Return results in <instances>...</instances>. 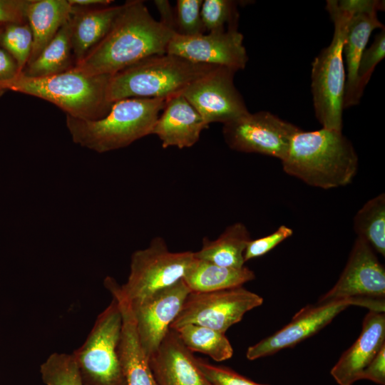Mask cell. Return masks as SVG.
I'll return each mask as SVG.
<instances>
[{
	"mask_svg": "<svg viewBox=\"0 0 385 385\" xmlns=\"http://www.w3.org/2000/svg\"><path fill=\"white\" fill-rule=\"evenodd\" d=\"M175 34L152 16L143 1H127L104 37L71 68L88 76H113L144 58L165 53Z\"/></svg>",
	"mask_w": 385,
	"mask_h": 385,
	"instance_id": "6da1fadb",
	"label": "cell"
},
{
	"mask_svg": "<svg viewBox=\"0 0 385 385\" xmlns=\"http://www.w3.org/2000/svg\"><path fill=\"white\" fill-rule=\"evenodd\" d=\"M281 163L289 175L310 186L328 190L352 182L358 170L359 158L342 131L301 129L294 135Z\"/></svg>",
	"mask_w": 385,
	"mask_h": 385,
	"instance_id": "7a4b0ae2",
	"label": "cell"
},
{
	"mask_svg": "<svg viewBox=\"0 0 385 385\" xmlns=\"http://www.w3.org/2000/svg\"><path fill=\"white\" fill-rule=\"evenodd\" d=\"M167 99L130 98L112 103L108 114L95 120L66 115L73 141L98 153L125 148L152 134Z\"/></svg>",
	"mask_w": 385,
	"mask_h": 385,
	"instance_id": "3957f363",
	"label": "cell"
},
{
	"mask_svg": "<svg viewBox=\"0 0 385 385\" xmlns=\"http://www.w3.org/2000/svg\"><path fill=\"white\" fill-rule=\"evenodd\" d=\"M111 76H88L72 68L41 78L20 73L11 80L0 81V88L51 102L74 118L95 120L106 116L111 108L106 98Z\"/></svg>",
	"mask_w": 385,
	"mask_h": 385,
	"instance_id": "277c9868",
	"label": "cell"
},
{
	"mask_svg": "<svg viewBox=\"0 0 385 385\" xmlns=\"http://www.w3.org/2000/svg\"><path fill=\"white\" fill-rule=\"evenodd\" d=\"M215 66L167 53L152 56L111 76L106 98L111 103L130 98L168 99Z\"/></svg>",
	"mask_w": 385,
	"mask_h": 385,
	"instance_id": "5b68a950",
	"label": "cell"
},
{
	"mask_svg": "<svg viewBox=\"0 0 385 385\" xmlns=\"http://www.w3.org/2000/svg\"><path fill=\"white\" fill-rule=\"evenodd\" d=\"M326 9L334 23V34L329 45L320 51L312 63L313 106L322 128L342 131L346 80L343 46L354 13L336 0L327 1Z\"/></svg>",
	"mask_w": 385,
	"mask_h": 385,
	"instance_id": "8992f818",
	"label": "cell"
},
{
	"mask_svg": "<svg viewBox=\"0 0 385 385\" xmlns=\"http://www.w3.org/2000/svg\"><path fill=\"white\" fill-rule=\"evenodd\" d=\"M112 297L84 343L72 354L83 385H125L119 355L122 314Z\"/></svg>",
	"mask_w": 385,
	"mask_h": 385,
	"instance_id": "52a82bcc",
	"label": "cell"
},
{
	"mask_svg": "<svg viewBox=\"0 0 385 385\" xmlns=\"http://www.w3.org/2000/svg\"><path fill=\"white\" fill-rule=\"evenodd\" d=\"M194 260V252H171L165 240L156 237L132 255L130 274L120 291L130 304L141 301L183 279Z\"/></svg>",
	"mask_w": 385,
	"mask_h": 385,
	"instance_id": "ba28073f",
	"label": "cell"
},
{
	"mask_svg": "<svg viewBox=\"0 0 385 385\" xmlns=\"http://www.w3.org/2000/svg\"><path fill=\"white\" fill-rule=\"evenodd\" d=\"M350 299L369 310L385 312V269L375 251L357 237L335 284L317 302Z\"/></svg>",
	"mask_w": 385,
	"mask_h": 385,
	"instance_id": "9c48e42d",
	"label": "cell"
},
{
	"mask_svg": "<svg viewBox=\"0 0 385 385\" xmlns=\"http://www.w3.org/2000/svg\"><path fill=\"white\" fill-rule=\"evenodd\" d=\"M262 303V297L243 286L207 292H190L170 328L195 324L225 334L247 312Z\"/></svg>",
	"mask_w": 385,
	"mask_h": 385,
	"instance_id": "30bf717a",
	"label": "cell"
},
{
	"mask_svg": "<svg viewBox=\"0 0 385 385\" xmlns=\"http://www.w3.org/2000/svg\"><path fill=\"white\" fill-rule=\"evenodd\" d=\"M300 130L269 111H261L248 112L223 124L222 135L232 150L265 155L282 161L294 135Z\"/></svg>",
	"mask_w": 385,
	"mask_h": 385,
	"instance_id": "8fae6325",
	"label": "cell"
},
{
	"mask_svg": "<svg viewBox=\"0 0 385 385\" xmlns=\"http://www.w3.org/2000/svg\"><path fill=\"white\" fill-rule=\"evenodd\" d=\"M235 73L227 67L215 66L181 92L207 126L212 123L225 124L249 112L234 84Z\"/></svg>",
	"mask_w": 385,
	"mask_h": 385,
	"instance_id": "7c38bea8",
	"label": "cell"
},
{
	"mask_svg": "<svg viewBox=\"0 0 385 385\" xmlns=\"http://www.w3.org/2000/svg\"><path fill=\"white\" fill-rule=\"evenodd\" d=\"M166 53L197 63L227 67L235 72L244 69L248 61L238 24L230 25L223 31L193 36L175 33L168 44Z\"/></svg>",
	"mask_w": 385,
	"mask_h": 385,
	"instance_id": "4fadbf2b",
	"label": "cell"
},
{
	"mask_svg": "<svg viewBox=\"0 0 385 385\" xmlns=\"http://www.w3.org/2000/svg\"><path fill=\"white\" fill-rule=\"evenodd\" d=\"M190 292L183 279L130 304L138 337L148 357L158 348Z\"/></svg>",
	"mask_w": 385,
	"mask_h": 385,
	"instance_id": "5bb4252c",
	"label": "cell"
},
{
	"mask_svg": "<svg viewBox=\"0 0 385 385\" xmlns=\"http://www.w3.org/2000/svg\"><path fill=\"white\" fill-rule=\"evenodd\" d=\"M351 305L358 306L356 302L346 299L304 307L287 324L249 346L246 351L247 359L255 360L294 346L319 332L340 312Z\"/></svg>",
	"mask_w": 385,
	"mask_h": 385,
	"instance_id": "9a60e30c",
	"label": "cell"
},
{
	"mask_svg": "<svg viewBox=\"0 0 385 385\" xmlns=\"http://www.w3.org/2000/svg\"><path fill=\"white\" fill-rule=\"evenodd\" d=\"M385 346V313L369 310L360 334L339 357L330 371L339 385H353L361 372Z\"/></svg>",
	"mask_w": 385,
	"mask_h": 385,
	"instance_id": "2e32d148",
	"label": "cell"
},
{
	"mask_svg": "<svg viewBox=\"0 0 385 385\" xmlns=\"http://www.w3.org/2000/svg\"><path fill=\"white\" fill-rule=\"evenodd\" d=\"M148 361L158 385H212L174 329H170Z\"/></svg>",
	"mask_w": 385,
	"mask_h": 385,
	"instance_id": "e0dca14e",
	"label": "cell"
},
{
	"mask_svg": "<svg viewBox=\"0 0 385 385\" xmlns=\"http://www.w3.org/2000/svg\"><path fill=\"white\" fill-rule=\"evenodd\" d=\"M104 284L112 297L117 299L122 314L119 355L125 385H158L139 342L130 302L124 298L119 284L113 277H106Z\"/></svg>",
	"mask_w": 385,
	"mask_h": 385,
	"instance_id": "ac0fdd59",
	"label": "cell"
},
{
	"mask_svg": "<svg viewBox=\"0 0 385 385\" xmlns=\"http://www.w3.org/2000/svg\"><path fill=\"white\" fill-rule=\"evenodd\" d=\"M207 127L198 112L180 93L166 100L152 134L159 138L163 148L183 149L193 146Z\"/></svg>",
	"mask_w": 385,
	"mask_h": 385,
	"instance_id": "d6986e66",
	"label": "cell"
},
{
	"mask_svg": "<svg viewBox=\"0 0 385 385\" xmlns=\"http://www.w3.org/2000/svg\"><path fill=\"white\" fill-rule=\"evenodd\" d=\"M379 10L381 9L373 7L354 13L349 20L343 46V56L345 57L346 67L344 108L354 106L359 103L356 96V86L360 58L372 31L377 29H384L377 17Z\"/></svg>",
	"mask_w": 385,
	"mask_h": 385,
	"instance_id": "ffe728a7",
	"label": "cell"
},
{
	"mask_svg": "<svg viewBox=\"0 0 385 385\" xmlns=\"http://www.w3.org/2000/svg\"><path fill=\"white\" fill-rule=\"evenodd\" d=\"M73 7L71 40L76 64L107 34L122 5L91 9Z\"/></svg>",
	"mask_w": 385,
	"mask_h": 385,
	"instance_id": "44dd1931",
	"label": "cell"
},
{
	"mask_svg": "<svg viewBox=\"0 0 385 385\" xmlns=\"http://www.w3.org/2000/svg\"><path fill=\"white\" fill-rule=\"evenodd\" d=\"M73 9L66 0H29L26 21L32 32L33 46L28 63L39 56L70 19Z\"/></svg>",
	"mask_w": 385,
	"mask_h": 385,
	"instance_id": "7402d4cb",
	"label": "cell"
},
{
	"mask_svg": "<svg viewBox=\"0 0 385 385\" xmlns=\"http://www.w3.org/2000/svg\"><path fill=\"white\" fill-rule=\"evenodd\" d=\"M251 240L247 227L237 222L227 226L214 240L203 237L202 247L194 252V256L219 266L241 268L245 266L244 253Z\"/></svg>",
	"mask_w": 385,
	"mask_h": 385,
	"instance_id": "603a6c76",
	"label": "cell"
},
{
	"mask_svg": "<svg viewBox=\"0 0 385 385\" xmlns=\"http://www.w3.org/2000/svg\"><path fill=\"white\" fill-rule=\"evenodd\" d=\"M255 278L254 272L245 266L225 267L195 257L183 279L190 292H207L243 286Z\"/></svg>",
	"mask_w": 385,
	"mask_h": 385,
	"instance_id": "cb8c5ba5",
	"label": "cell"
},
{
	"mask_svg": "<svg viewBox=\"0 0 385 385\" xmlns=\"http://www.w3.org/2000/svg\"><path fill=\"white\" fill-rule=\"evenodd\" d=\"M72 16V15H71ZM71 16L60 28L39 56L21 72L31 78H41L65 72L73 67Z\"/></svg>",
	"mask_w": 385,
	"mask_h": 385,
	"instance_id": "d4e9b609",
	"label": "cell"
},
{
	"mask_svg": "<svg viewBox=\"0 0 385 385\" xmlns=\"http://www.w3.org/2000/svg\"><path fill=\"white\" fill-rule=\"evenodd\" d=\"M174 329L191 352H200L217 362L227 360L233 355V348L225 333L195 324Z\"/></svg>",
	"mask_w": 385,
	"mask_h": 385,
	"instance_id": "484cf974",
	"label": "cell"
},
{
	"mask_svg": "<svg viewBox=\"0 0 385 385\" xmlns=\"http://www.w3.org/2000/svg\"><path fill=\"white\" fill-rule=\"evenodd\" d=\"M353 227L357 237L385 256V194L369 199L354 217Z\"/></svg>",
	"mask_w": 385,
	"mask_h": 385,
	"instance_id": "4316f807",
	"label": "cell"
},
{
	"mask_svg": "<svg viewBox=\"0 0 385 385\" xmlns=\"http://www.w3.org/2000/svg\"><path fill=\"white\" fill-rule=\"evenodd\" d=\"M40 372L46 385H83L72 354H51L41 365Z\"/></svg>",
	"mask_w": 385,
	"mask_h": 385,
	"instance_id": "83f0119b",
	"label": "cell"
},
{
	"mask_svg": "<svg viewBox=\"0 0 385 385\" xmlns=\"http://www.w3.org/2000/svg\"><path fill=\"white\" fill-rule=\"evenodd\" d=\"M0 45L15 60L21 73L26 66L33 46V36L28 23L3 26Z\"/></svg>",
	"mask_w": 385,
	"mask_h": 385,
	"instance_id": "f1b7e54d",
	"label": "cell"
},
{
	"mask_svg": "<svg viewBox=\"0 0 385 385\" xmlns=\"http://www.w3.org/2000/svg\"><path fill=\"white\" fill-rule=\"evenodd\" d=\"M201 18L206 31L225 30V26L238 24L237 3L230 0H205L202 1Z\"/></svg>",
	"mask_w": 385,
	"mask_h": 385,
	"instance_id": "f546056e",
	"label": "cell"
},
{
	"mask_svg": "<svg viewBox=\"0 0 385 385\" xmlns=\"http://www.w3.org/2000/svg\"><path fill=\"white\" fill-rule=\"evenodd\" d=\"M385 56V30L383 29L374 38L371 45L361 55L356 74V96L359 101L365 87L378 65Z\"/></svg>",
	"mask_w": 385,
	"mask_h": 385,
	"instance_id": "4dcf8cb0",
	"label": "cell"
},
{
	"mask_svg": "<svg viewBox=\"0 0 385 385\" xmlns=\"http://www.w3.org/2000/svg\"><path fill=\"white\" fill-rule=\"evenodd\" d=\"M202 0H178L175 11V33L186 36L204 34L206 31L200 11Z\"/></svg>",
	"mask_w": 385,
	"mask_h": 385,
	"instance_id": "1f68e13d",
	"label": "cell"
},
{
	"mask_svg": "<svg viewBox=\"0 0 385 385\" xmlns=\"http://www.w3.org/2000/svg\"><path fill=\"white\" fill-rule=\"evenodd\" d=\"M196 361L212 385H266L255 382L228 367L214 365L200 358H196Z\"/></svg>",
	"mask_w": 385,
	"mask_h": 385,
	"instance_id": "d6a6232c",
	"label": "cell"
},
{
	"mask_svg": "<svg viewBox=\"0 0 385 385\" xmlns=\"http://www.w3.org/2000/svg\"><path fill=\"white\" fill-rule=\"evenodd\" d=\"M292 234L293 230L291 227L287 225H281L268 235L251 240L245 250L244 259L245 262L265 255L284 240L290 237Z\"/></svg>",
	"mask_w": 385,
	"mask_h": 385,
	"instance_id": "836d02e7",
	"label": "cell"
},
{
	"mask_svg": "<svg viewBox=\"0 0 385 385\" xmlns=\"http://www.w3.org/2000/svg\"><path fill=\"white\" fill-rule=\"evenodd\" d=\"M29 0H0V26L25 24Z\"/></svg>",
	"mask_w": 385,
	"mask_h": 385,
	"instance_id": "e575fe53",
	"label": "cell"
},
{
	"mask_svg": "<svg viewBox=\"0 0 385 385\" xmlns=\"http://www.w3.org/2000/svg\"><path fill=\"white\" fill-rule=\"evenodd\" d=\"M369 380L385 385V346L375 356L361 372L360 380Z\"/></svg>",
	"mask_w": 385,
	"mask_h": 385,
	"instance_id": "d590c367",
	"label": "cell"
},
{
	"mask_svg": "<svg viewBox=\"0 0 385 385\" xmlns=\"http://www.w3.org/2000/svg\"><path fill=\"white\" fill-rule=\"evenodd\" d=\"M20 73L13 57L4 48H0V81H8Z\"/></svg>",
	"mask_w": 385,
	"mask_h": 385,
	"instance_id": "8d00e7d4",
	"label": "cell"
},
{
	"mask_svg": "<svg viewBox=\"0 0 385 385\" xmlns=\"http://www.w3.org/2000/svg\"><path fill=\"white\" fill-rule=\"evenodd\" d=\"M154 3L160 14V21L172 29L175 32V12L168 1H154Z\"/></svg>",
	"mask_w": 385,
	"mask_h": 385,
	"instance_id": "74e56055",
	"label": "cell"
},
{
	"mask_svg": "<svg viewBox=\"0 0 385 385\" xmlns=\"http://www.w3.org/2000/svg\"><path fill=\"white\" fill-rule=\"evenodd\" d=\"M73 6L91 9L101 6H108L113 1L110 0H68Z\"/></svg>",
	"mask_w": 385,
	"mask_h": 385,
	"instance_id": "f35d334b",
	"label": "cell"
},
{
	"mask_svg": "<svg viewBox=\"0 0 385 385\" xmlns=\"http://www.w3.org/2000/svg\"><path fill=\"white\" fill-rule=\"evenodd\" d=\"M5 91H6L5 90L0 88V97L4 94Z\"/></svg>",
	"mask_w": 385,
	"mask_h": 385,
	"instance_id": "ab89813d",
	"label": "cell"
},
{
	"mask_svg": "<svg viewBox=\"0 0 385 385\" xmlns=\"http://www.w3.org/2000/svg\"><path fill=\"white\" fill-rule=\"evenodd\" d=\"M2 28H3V26H0V34H1V31H2Z\"/></svg>",
	"mask_w": 385,
	"mask_h": 385,
	"instance_id": "60d3db41",
	"label": "cell"
}]
</instances>
